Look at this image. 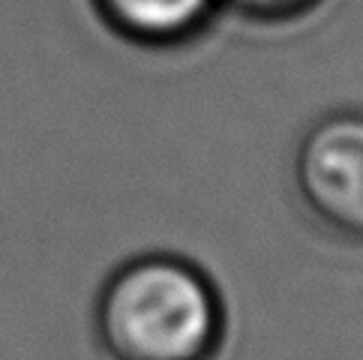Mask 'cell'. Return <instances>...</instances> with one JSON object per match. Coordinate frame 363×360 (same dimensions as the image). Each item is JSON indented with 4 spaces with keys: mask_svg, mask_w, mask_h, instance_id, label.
Returning <instances> with one entry per match:
<instances>
[{
    "mask_svg": "<svg viewBox=\"0 0 363 360\" xmlns=\"http://www.w3.org/2000/svg\"><path fill=\"white\" fill-rule=\"evenodd\" d=\"M219 330L223 306L213 286L174 255L123 264L99 300L111 360H211Z\"/></svg>",
    "mask_w": 363,
    "mask_h": 360,
    "instance_id": "6da1fadb",
    "label": "cell"
},
{
    "mask_svg": "<svg viewBox=\"0 0 363 360\" xmlns=\"http://www.w3.org/2000/svg\"><path fill=\"white\" fill-rule=\"evenodd\" d=\"M291 184L324 237L363 243V108L333 106L306 123L294 145Z\"/></svg>",
    "mask_w": 363,
    "mask_h": 360,
    "instance_id": "7a4b0ae2",
    "label": "cell"
},
{
    "mask_svg": "<svg viewBox=\"0 0 363 360\" xmlns=\"http://www.w3.org/2000/svg\"><path fill=\"white\" fill-rule=\"evenodd\" d=\"M223 0H99L118 30L141 43H174L201 30Z\"/></svg>",
    "mask_w": 363,
    "mask_h": 360,
    "instance_id": "3957f363",
    "label": "cell"
},
{
    "mask_svg": "<svg viewBox=\"0 0 363 360\" xmlns=\"http://www.w3.org/2000/svg\"><path fill=\"white\" fill-rule=\"evenodd\" d=\"M223 4L243 12V16H252V18L294 21V18L313 16V12H321L328 6V0H223Z\"/></svg>",
    "mask_w": 363,
    "mask_h": 360,
    "instance_id": "277c9868",
    "label": "cell"
}]
</instances>
